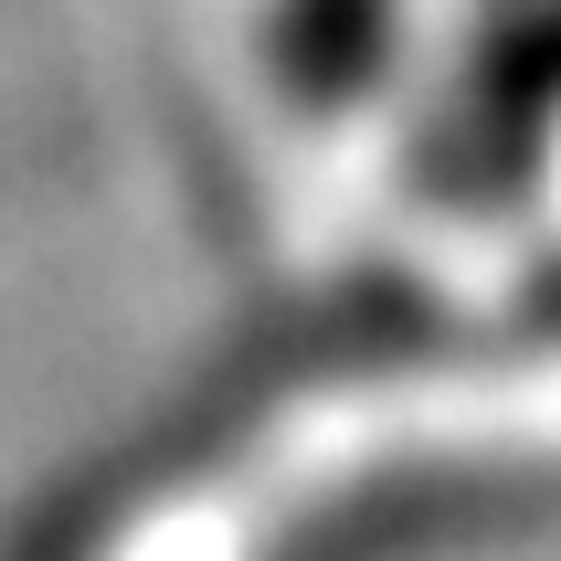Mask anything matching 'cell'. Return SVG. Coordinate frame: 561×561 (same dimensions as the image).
<instances>
[{"label": "cell", "mask_w": 561, "mask_h": 561, "mask_svg": "<svg viewBox=\"0 0 561 561\" xmlns=\"http://www.w3.org/2000/svg\"><path fill=\"white\" fill-rule=\"evenodd\" d=\"M392 22L403 0H265V75L297 106H360L392 75Z\"/></svg>", "instance_id": "1"}]
</instances>
